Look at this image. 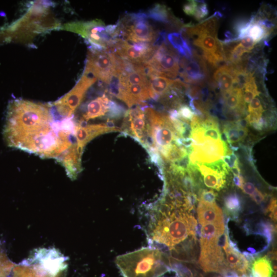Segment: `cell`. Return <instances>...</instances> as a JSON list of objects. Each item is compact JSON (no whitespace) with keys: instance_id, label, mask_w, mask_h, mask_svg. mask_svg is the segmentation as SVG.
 <instances>
[{"instance_id":"obj_44","label":"cell","mask_w":277,"mask_h":277,"mask_svg":"<svg viewBox=\"0 0 277 277\" xmlns=\"http://www.w3.org/2000/svg\"><path fill=\"white\" fill-rule=\"evenodd\" d=\"M247 128H241L238 127V132L240 141H242L246 137L247 134Z\"/></svg>"},{"instance_id":"obj_19","label":"cell","mask_w":277,"mask_h":277,"mask_svg":"<svg viewBox=\"0 0 277 277\" xmlns=\"http://www.w3.org/2000/svg\"><path fill=\"white\" fill-rule=\"evenodd\" d=\"M109 98L105 94L90 101L81 118L77 122L87 124L89 120L106 116L109 110Z\"/></svg>"},{"instance_id":"obj_22","label":"cell","mask_w":277,"mask_h":277,"mask_svg":"<svg viewBox=\"0 0 277 277\" xmlns=\"http://www.w3.org/2000/svg\"><path fill=\"white\" fill-rule=\"evenodd\" d=\"M249 277H276V272L273 269L269 255L254 259L249 268Z\"/></svg>"},{"instance_id":"obj_37","label":"cell","mask_w":277,"mask_h":277,"mask_svg":"<svg viewBox=\"0 0 277 277\" xmlns=\"http://www.w3.org/2000/svg\"><path fill=\"white\" fill-rule=\"evenodd\" d=\"M197 5V1H189L183 6V11L185 14L193 16Z\"/></svg>"},{"instance_id":"obj_41","label":"cell","mask_w":277,"mask_h":277,"mask_svg":"<svg viewBox=\"0 0 277 277\" xmlns=\"http://www.w3.org/2000/svg\"><path fill=\"white\" fill-rule=\"evenodd\" d=\"M255 189L254 185L250 182L244 183L242 188L244 193L250 196L254 192Z\"/></svg>"},{"instance_id":"obj_14","label":"cell","mask_w":277,"mask_h":277,"mask_svg":"<svg viewBox=\"0 0 277 277\" xmlns=\"http://www.w3.org/2000/svg\"><path fill=\"white\" fill-rule=\"evenodd\" d=\"M120 131L121 129L115 127L112 121H108L106 124L89 125L76 123L75 137L77 149L82 154L87 144L95 137L106 133Z\"/></svg>"},{"instance_id":"obj_38","label":"cell","mask_w":277,"mask_h":277,"mask_svg":"<svg viewBox=\"0 0 277 277\" xmlns=\"http://www.w3.org/2000/svg\"><path fill=\"white\" fill-rule=\"evenodd\" d=\"M266 212L269 213V217L274 222H276V200L272 198L268 206Z\"/></svg>"},{"instance_id":"obj_28","label":"cell","mask_w":277,"mask_h":277,"mask_svg":"<svg viewBox=\"0 0 277 277\" xmlns=\"http://www.w3.org/2000/svg\"><path fill=\"white\" fill-rule=\"evenodd\" d=\"M146 14L148 18L164 23H168L171 18H173L168 8L160 4H156L148 11Z\"/></svg>"},{"instance_id":"obj_11","label":"cell","mask_w":277,"mask_h":277,"mask_svg":"<svg viewBox=\"0 0 277 277\" xmlns=\"http://www.w3.org/2000/svg\"><path fill=\"white\" fill-rule=\"evenodd\" d=\"M157 48L151 43L118 39L111 52L130 63L141 64L147 63Z\"/></svg>"},{"instance_id":"obj_26","label":"cell","mask_w":277,"mask_h":277,"mask_svg":"<svg viewBox=\"0 0 277 277\" xmlns=\"http://www.w3.org/2000/svg\"><path fill=\"white\" fill-rule=\"evenodd\" d=\"M225 211L229 215L231 220H237L238 214L242 210V202L236 193H230L224 198Z\"/></svg>"},{"instance_id":"obj_25","label":"cell","mask_w":277,"mask_h":277,"mask_svg":"<svg viewBox=\"0 0 277 277\" xmlns=\"http://www.w3.org/2000/svg\"><path fill=\"white\" fill-rule=\"evenodd\" d=\"M167 36L168 42L180 55L187 59L193 58L192 47L180 33H170Z\"/></svg>"},{"instance_id":"obj_36","label":"cell","mask_w":277,"mask_h":277,"mask_svg":"<svg viewBox=\"0 0 277 277\" xmlns=\"http://www.w3.org/2000/svg\"><path fill=\"white\" fill-rule=\"evenodd\" d=\"M217 194L213 190H203L200 193V200L207 203H214Z\"/></svg>"},{"instance_id":"obj_24","label":"cell","mask_w":277,"mask_h":277,"mask_svg":"<svg viewBox=\"0 0 277 277\" xmlns=\"http://www.w3.org/2000/svg\"><path fill=\"white\" fill-rule=\"evenodd\" d=\"M149 87L152 94V100L157 101L171 88L172 80L161 75H153L148 77Z\"/></svg>"},{"instance_id":"obj_34","label":"cell","mask_w":277,"mask_h":277,"mask_svg":"<svg viewBox=\"0 0 277 277\" xmlns=\"http://www.w3.org/2000/svg\"><path fill=\"white\" fill-rule=\"evenodd\" d=\"M208 13L209 11L207 4L204 1H197L196 10L193 15L194 18L200 21L207 16Z\"/></svg>"},{"instance_id":"obj_20","label":"cell","mask_w":277,"mask_h":277,"mask_svg":"<svg viewBox=\"0 0 277 277\" xmlns=\"http://www.w3.org/2000/svg\"><path fill=\"white\" fill-rule=\"evenodd\" d=\"M198 220L200 224L210 223L223 222V215L222 209L214 203H207L200 200L197 209Z\"/></svg>"},{"instance_id":"obj_48","label":"cell","mask_w":277,"mask_h":277,"mask_svg":"<svg viewBox=\"0 0 277 277\" xmlns=\"http://www.w3.org/2000/svg\"><path fill=\"white\" fill-rule=\"evenodd\" d=\"M175 277H181V276L175 275Z\"/></svg>"},{"instance_id":"obj_35","label":"cell","mask_w":277,"mask_h":277,"mask_svg":"<svg viewBox=\"0 0 277 277\" xmlns=\"http://www.w3.org/2000/svg\"><path fill=\"white\" fill-rule=\"evenodd\" d=\"M222 160L229 170L235 166H239V159L233 152L224 156Z\"/></svg>"},{"instance_id":"obj_13","label":"cell","mask_w":277,"mask_h":277,"mask_svg":"<svg viewBox=\"0 0 277 277\" xmlns=\"http://www.w3.org/2000/svg\"><path fill=\"white\" fill-rule=\"evenodd\" d=\"M179 57L167 42L159 46L146 63L161 76L175 78L180 70Z\"/></svg>"},{"instance_id":"obj_10","label":"cell","mask_w":277,"mask_h":277,"mask_svg":"<svg viewBox=\"0 0 277 277\" xmlns=\"http://www.w3.org/2000/svg\"><path fill=\"white\" fill-rule=\"evenodd\" d=\"M118 56L110 51H89L85 69L101 81L109 84L118 69Z\"/></svg>"},{"instance_id":"obj_31","label":"cell","mask_w":277,"mask_h":277,"mask_svg":"<svg viewBox=\"0 0 277 277\" xmlns=\"http://www.w3.org/2000/svg\"><path fill=\"white\" fill-rule=\"evenodd\" d=\"M201 226V238H210L219 236L225 232L224 222L207 223Z\"/></svg>"},{"instance_id":"obj_42","label":"cell","mask_w":277,"mask_h":277,"mask_svg":"<svg viewBox=\"0 0 277 277\" xmlns=\"http://www.w3.org/2000/svg\"><path fill=\"white\" fill-rule=\"evenodd\" d=\"M233 183L235 185L242 189L244 183V180L241 175L234 176L233 179Z\"/></svg>"},{"instance_id":"obj_15","label":"cell","mask_w":277,"mask_h":277,"mask_svg":"<svg viewBox=\"0 0 277 277\" xmlns=\"http://www.w3.org/2000/svg\"><path fill=\"white\" fill-rule=\"evenodd\" d=\"M124 102L129 107L143 105L146 101L152 99L149 84H138L119 88L115 96Z\"/></svg>"},{"instance_id":"obj_1","label":"cell","mask_w":277,"mask_h":277,"mask_svg":"<svg viewBox=\"0 0 277 277\" xmlns=\"http://www.w3.org/2000/svg\"><path fill=\"white\" fill-rule=\"evenodd\" d=\"M6 131L11 146L43 158L56 160L75 143L71 123L56 117L51 104L14 101Z\"/></svg>"},{"instance_id":"obj_46","label":"cell","mask_w":277,"mask_h":277,"mask_svg":"<svg viewBox=\"0 0 277 277\" xmlns=\"http://www.w3.org/2000/svg\"><path fill=\"white\" fill-rule=\"evenodd\" d=\"M224 277H240L237 273L234 272H231L224 275Z\"/></svg>"},{"instance_id":"obj_16","label":"cell","mask_w":277,"mask_h":277,"mask_svg":"<svg viewBox=\"0 0 277 277\" xmlns=\"http://www.w3.org/2000/svg\"><path fill=\"white\" fill-rule=\"evenodd\" d=\"M198 59H187L183 57L179 61V74L186 84H196L202 81L205 76L206 70L205 60L202 57L196 56Z\"/></svg>"},{"instance_id":"obj_21","label":"cell","mask_w":277,"mask_h":277,"mask_svg":"<svg viewBox=\"0 0 277 277\" xmlns=\"http://www.w3.org/2000/svg\"><path fill=\"white\" fill-rule=\"evenodd\" d=\"M203 176L204 184L208 188L220 190L226 183V174L215 171L204 164L194 165Z\"/></svg>"},{"instance_id":"obj_6","label":"cell","mask_w":277,"mask_h":277,"mask_svg":"<svg viewBox=\"0 0 277 277\" xmlns=\"http://www.w3.org/2000/svg\"><path fill=\"white\" fill-rule=\"evenodd\" d=\"M201 254L199 264L206 272H215L225 275L231 273L222 250L227 239L226 231L219 236L200 238Z\"/></svg>"},{"instance_id":"obj_33","label":"cell","mask_w":277,"mask_h":277,"mask_svg":"<svg viewBox=\"0 0 277 277\" xmlns=\"http://www.w3.org/2000/svg\"><path fill=\"white\" fill-rule=\"evenodd\" d=\"M178 119L186 122L192 120L194 113L190 107L186 105H182L178 108Z\"/></svg>"},{"instance_id":"obj_27","label":"cell","mask_w":277,"mask_h":277,"mask_svg":"<svg viewBox=\"0 0 277 277\" xmlns=\"http://www.w3.org/2000/svg\"><path fill=\"white\" fill-rule=\"evenodd\" d=\"M98 19H96L86 22L68 23L61 26L60 30H64L77 33L84 38H85L89 29L95 25Z\"/></svg>"},{"instance_id":"obj_32","label":"cell","mask_w":277,"mask_h":277,"mask_svg":"<svg viewBox=\"0 0 277 277\" xmlns=\"http://www.w3.org/2000/svg\"><path fill=\"white\" fill-rule=\"evenodd\" d=\"M125 109L116 102L110 100L109 104V110L106 115L108 119L118 118L125 115Z\"/></svg>"},{"instance_id":"obj_29","label":"cell","mask_w":277,"mask_h":277,"mask_svg":"<svg viewBox=\"0 0 277 277\" xmlns=\"http://www.w3.org/2000/svg\"><path fill=\"white\" fill-rule=\"evenodd\" d=\"M253 73H251L243 89V100L245 103H250L256 96L260 94L255 83Z\"/></svg>"},{"instance_id":"obj_8","label":"cell","mask_w":277,"mask_h":277,"mask_svg":"<svg viewBox=\"0 0 277 277\" xmlns=\"http://www.w3.org/2000/svg\"><path fill=\"white\" fill-rule=\"evenodd\" d=\"M190 137L193 140L192 150L189 155L191 164L211 163L222 160L224 156L231 152L225 142L203 136L191 130Z\"/></svg>"},{"instance_id":"obj_5","label":"cell","mask_w":277,"mask_h":277,"mask_svg":"<svg viewBox=\"0 0 277 277\" xmlns=\"http://www.w3.org/2000/svg\"><path fill=\"white\" fill-rule=\"evenodd\" d=\"M147 123L148 132L152 147L163 155L179 137L168 115L148 105L142 107Z\"/></svg>"},{"instance_id":"obj_18","label":"cell","mask_w":277,"mask_h":277,"mask_svg":"<svg viewBox=\"0 0 277 277\" xmlns=\"http://www.w3.org/2000/svg\"><path fill=\"white\" fill-rule=\"evenodd\" d=\"M82 155L76 144H74L56 160L64 167L67 175L72 180L76 179L82 170Z\"/></svg>"},{"instance_id":"obj_4","label":"cell","mask_w":277,"mask_h":277,"mask_svg":"<svg viewBox=\"0 0 277 277\" xmlns=\"http://www.w3.org/2000/svg\"><path fill=\"white\" fill-rule=\"evenodd\" d=\"M51 7L52 3L46 1L32 3L13 26L16 38L22 43H28L39 34L60 29L61 25L52 14Z\"/></svg>"},{"instance_id":"obj_39","label":"cell","mask_w":277,"mask_h":277,"mask_svg":"<svg viewBox=\"0 0 277 277\" xmlns=\"http://www.w3.org/2000/svg\"><path fill=\"white\" fill-rule=\"evenodd\" d=\"M240 44L241 46L246 50L251 52L256 44L254 41L249 36H247L240 41Z\"/></svg>"},{"instance_id":"obj_17","label":"cell","mask_w":277,"mask_h":277,"mask_svg":"<svg viewBox=\"0 0 277 277\" xmlns=\"http://www.w3.org/2000/svg\"><path fill=\"white\" fill-rule=\"evenodd\" d=\"M0 277H43L37 268L26 259L19 264L7 260L0 264Z\"/></svg>"},{"instance_id":"obj_30","label":"cell","mask_w":277,"mask_h":277,"mask_svg":"<svg viewBox=\"0 0 277 277\" xmlns=\"http://www.w3.org/2000/svg\"><path fill=\"white\" fill-rule=\"evenodd\" d=\"M248 111L249 114L245 118L249 125L257 122L262 117L264 109L261 101L258 98L254 97L250 102L248 106Z\"/></svg>"},{"instance_id":"obj_9","label":"cell","mask_w":277,"mask_h":277,"mask_svg":"<svg viewBox=\"0 0 277 277\" xmlns=\"http://www.w3.org/2000/svg\"><path fill=\"white\" fill-rule=\"evenodd\" d=\"M97 79L90 71L84 69L80 79L67 94L52 103L55 115L58 118L70 117L80 105L88 88Z\"/></svg>"},{"instance_id":"obj_47","label":"cell","mask_w":277,"mask_h":277,"mask_svg":"<svg viewBox=\"0 0 277 277\" xmlns=\"http://www.w3.org/2000/svg\"><path fill=\"white\" fill-rule=\"evenodd\" d=\"M7 256L5 254H4L1 249L0 248V262L6 258Z\"/></svg>"},{"instance_id":"obj_2","label":"cell","mask_w":277,"mask_h":277,"mask_svg":"<svg viewBox=\"0 0 277 277\" xmlns=\"http://www.w3.org/2000/svg\"><path fill=\"white\" fill-rule=\"evenodd\" d=\"M146 209L145 230L151 247L166 252L189 236H195L197 221L185 206L161 196Z\"/></svg>"},{"instance_id":"obj_43","label":"cell","mask_w":277,"mask_h":277,"mask_svg":"<svg viewBox=\"0 0 277 277\" xmlns=\"http://www.w3.org/2000/svg\"><path fill=\"white\" fill-rule=\"evenodd\" d=\"M235 124L239 128H247L249 124L246 118H240L235 122Z\"/></svg>"},{"instance_id":"obj_7","label":"cell","mask_w":277,"mask_h":277,"mask_svg":"<svg viewBox=\"0 0 277 277\" xmlns=\"http://www.w3.org/2000/svg\"><path fill=\"white\" fill-rule=\"evenodd\" d=\"M146 13L138 12L126 15L117 23L119 38L129 42L153 44L158 34L147 20Z\"/></svg>"},{"instance_id":"obj_45","label":"cell","mask_w":277,"mask_h":277,"mask_svg":"<svg viewBox=\"0 0 277 277\" xmlns=\"http://www.w3.org/2000/svg\"><path fill=\"white\" fill-rule=\"evenodd\" d=\"M231 171L233 173L234 176H238L241 175L240 174V169L239 166H235L230 169Z\"/></svg>"},{"instance_id":"obj_3","label":"cell","mask_w":277,"mask_h":277,"mask_svg":"<svg viewBox=\"0 0 277 277\" xmlns=\"http://www.w3.org/2000/svg\"><path fill=\"white\" fill-rule=\"evenodd\" d=\"M115 262L123 277H160L171 271L167 253L151 246L120 255Z\"/></svg>"},{"instance_id":"obj_40","label":"cell","mask_w":277,"mask_h":277,"mask_svg":"<svg viewBox=\"0 0 277 277\" xmlns=\"http://www.w3.org/2000/svg\"><path fill=\"white\" fill-rule=\"evenodd\" d=\"M250 197L257 204H260L265 200V196L256 188Z\"/></svg>"},{"instance_id":"obj_23","label":"cell","mask_w":277,"mask_h":277,"mask_svg":"<svg viewBox=\"0 0 277 277\" xmlns=\"http://www.w3.org/2000/svg\"><path fill=\"white\" fill-rule=\"evenodd\" d=\"M213 77L222 94L230 91L234 80L233 67L226 65L219 67L213 73Z\"/></svg>"},{"instance_id":"obj_12","label":"cell","mask_w":277,"mask_h":277,"mask_svg":"<svg viewBox=\"0 0 277 277\" xmlns=\"http://www.w3.org/2000/svg\"><path fill=\"white\" fill-rule=\"evenodd\" d=\"M123 129L124 133L135 139L146 148L150 140L144 109L140 105L130 108L124 115Z\"/></svg>"}]
</instances>
